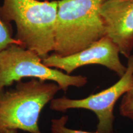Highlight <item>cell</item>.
<instances>
[{
  "instance_id": "cell-1",
  "label": "cell",
  "mask_w": 133,
  "mask_h": 133,
  "mask_svg": "<svg viewBox=\"0 0 133 133\" xmlns=\"http://www.w3.org/2000/svg\"><path fill=\"white\" fill-rule=\"evenodd\" d=\"M107 0H58L54 54L70 56L107 35L101 9Z\"/></svg>"
},
{
  "instance_id": "cell-2",
  "label": "cell",
  "mask_w": 133,
  "mask_h": 133,
  "mask_svg": "<svg viewBox=\"0 0 133 133\" xmlns=\"http://www.w3.org/2000/svg\"><path fill=\"white\" fill-rule=\"evenodd\" d=\"M57 8L58 0H3L0 12L16 24L15 39L43 59L54 51Z\"/></svg>"
},
{
  "instance_id": "cell-3",
  "label": "cell",
  "mask_w": 133,
  "mask_h": 133,
  "mask_svg": "<svg viewBox=\"0 0 133 133\" xmlns=\"http://www.w3.org/2000/svg\"><path fill=\"white\" fill-rule=\"evenodd\" d=\"M60 90L52 81L31 79L18 81L14 89L0 91V130L42 133L39 127L41 111Z\"/></svg>"
},
{
  "instance_id": "cell-4",
  "label": "cell",
  "mask_w": 133,
  "mask_h": 133,
  "mask_svg": "<svg viewBox=\"0 0 133 133\" xmlns=\"http://www.w3.org/2000/svg\"><path fill=\"white\" fill-rule=\"evenodd\" d=\"M37 53L19 44H12L0 52V91L25 78L52 81L62 90L70 86L81 88L88 78L82 75H68L43 64Z\"/></svg>"
},
{
  "instance_id": "cell-5",
  "label": "cell",
  "mask_w": 133,
  "mask_h": 133,
  "mask_svg": "<svg viewBox=\"0 0 133 133\" xmlns=\"http://www.w3.org/2000/svg\"><path fill=\"white\" fill-rule=\"evenodd\" d=\"M128 61L126 71L124 75L112 86L87 97L72 99L64 97L54 98L50 102L49 107L56 112H65L70 109H85L96 114L98 120L96 132L113 133L114 107L116 102L128 91L133 76V54Z\"/></svg>"
},
{
  "instance_id": "cell-6",
  "label": "cell",
  "mask_w": 133,
  "mask_h": 133,
  "mask_svg": "<svg viewBox=\"0 0 133 133\" xmlns=\"http://www.w3.org/2000/svg\"><path fill=\"white\" fill-rule=\"evenodd\" d=\"M117 45L106 35L75 54L64 57L52 54L43 59L42 62L49 67L62 70L68 75L81 66L101 65L121 78L125 74L126 66L121 63Z\"/></svg>"
},
{
  "instance_id": "cell-7",
  "label": "cell",
  "mask_w": 133,
  "mask_h": 133,
  "mask_svg": "<svg viewBox=\"0 0 133 133\" xmlns=\"http://www.w3.org/2000/svg\"><path fill=\"white\" fill-rule=\"evenodd\" d=\"M109 36L127 59L133 49V0H107L101 9Z\"/></svg>"
},
{
  "instance_id": "cell-8",
  "label": "cell",
  "mask_w": 133,
  "mask_h": 133,
  "mask_svg": "<svg viewBox=\"0 0 133 133\" xmlns=\"http://www.w3.org/2000/svg\"><path fill=\"white\" fill-rule=\"evenodd\" d=\"M12 44L21 46V43L12 37L11 23L4 20L0 12V52Z\"/></svg>"
},
{
  "instance_id": "cell-9",
  "label": "cell",
  "mask_w": 133,
  "mask_h": 133,
  "mask_svg": "<svg viewBox=\"0 0 133 133\" xmlns=\"http://www.w3.org/2000/svg\"><path fill=\"white\" fill-rule=\"evenodd\" d=\"M119 111L120 115L133 121V76L130 88L122 96Z\"/></svg>"
},
{
  "instance_id": "cell-10",
  "label": "cell",
  "mask_w": 133,
  "mask_h": 133,
  "mask_svg": "<svg viewBox=\"0 0 133 133\" xmlns=\"http://www.w3.org/2000/svg\"><path fill=\"white\" fill-rule=\"evenodd\" d=\"M68 120L69 116L66 115L62 116L58 118L52 119L51 124V133H99L96 131L95 132H91L70 128L66 126Z\"/></svg>"
},
{
  "instance_id": "cell-11",
  "label": "cell",
  "mask_w": 133,
  "mask_h": 133,
  "mask_svg": "<svg viewBox=\"0 0 133 133\" xmlns=\"http://www.w3.org/2000/svg\"><path fill=\"white\" fill-rule=\"evenodd\" d=\"M0 133H18V130H16V129H3V130H0Z\"/></svg>"
}]
</instances>
